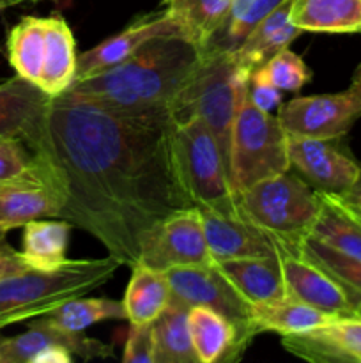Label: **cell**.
Returning <instances> with one entry per match:
<instances>
[{"label": "cell", "mask_w": 361, "mask_h": 363, "mask_svg": "<svg viewBox=\"0 0 361 363\" xmlns=\"http://www.w3.org/2000/svg\"><path fill=\"white\" fill-rule=\"evenodd\" d=\"M188 323L198 363L236 362L250 346V342L243 339L239 328L211 307H191Z\"/></svg>", "instance_id": "cell-19"}, {"label": "cell", "mask_w": 361, "mask_h": 363, "mask_svg": "<svg viewBox=\"0 0 361 363\" xmlns=\"http://www.w3.org/2000/svg\"><path fill=\"white\" fill-rule=\"evenodd\" d=\"M340 140L289 135L290 169L315 190L343 197L360 177L361 165Z\"/></svg>", "instance_id": "cell-14"}, {"label": "cell", "mask_w": 361, "mask_h": 363, "mask_svg": "<svg viewBox=\"0 0 361 363\" xmlns=\"http://www.w3.org/2000/svg\"><path fill=\"white\" fill-rule=\"evenodd\" d=\"M303 252L310 259H314L317 264H321L326 272L331 273L335 279H338L343 286L349 287L353 293L361 296V262L354 259L345 257L338 254L333 248L326 247L321 241L308 238L303 245Z\"/></svg>", "instance_id": "cell-32"}, {"label": "cell", "mask_w": 361, "mask_h": 363, "mask_svg": "<svg viewBox=\"0 0 361 363\" xmlns=\"http://www.w3.org/2000/svg\"><path fill=\"white\" fill-rule=\"evenodd\" d=\"M265 77L283 92H297L311 80V71L292 50L285 48L260 66Z\"/></svg>", "instance_id": "cell-33"}, {"label": "cell", "mask_w": 361, "mask_h": 363, "mask_svg": "<svg viewBox=\"0 0 361 363\" xmlns=\"http://www.w3.org/2000/svg\"><path fill=\"white\" fill-rule=\"evenodd\" d=\"M46 323L67 332H84L88 326L101 321H120L126 319L122 301L108 298L78 296L41 315Z\"/></svg>", "instance_id": "cell-31"}, {"label": "cell", "mask_w": 361, "mask_h": 363, "mask_svg": "<svg viewBox=\"0 0 361 363\" xmlns=\"http://www.w3.org/2000/svg\"><path fill=\"white\" fill-rule=\"evenodd\" d=\"M46 20L25 16L11 28L7 35V59L18 77L38 85L45 59Z\"/></svg>", "instance_id": "cell-29"}, {"label": "cell", "mask_w": 361, "mask_h": 363, "mask_svg": "<svg viewBox=\"0 0 361 363\" xmlns=\"http://www.w3.org/2000/svg\"><path fill=\"white\" fill-rule=\"evenodd\" d=\"M214 264L250 305L287 296L278 257L230 259Z\"/></svg>", "instance_id": "cell-22"}, {"label": "cell", "mask_w": 361, "mask_h": 363, "mask_svg": "<svg viewBox=\"0 0 361 363\" xmlns=\"http://www.w3.org/2000/svg\"><path fill=\"white\" fill-rule=\"evenodd\" d=\"M342 199L345 202H349V204L356 206V208H361V174H360V177H357L356 183L353 184V188H350V190L347 191Z\"/></svg>", "instance_id": "cell-38"}, {"label": "cell", "mask_w": 361, "mask_h": 363, "mask_svg": "<svg viewBox=\"0 0 361 363\" xmlns=\"http://www.w3.org/2000/svg\"><path fill=\"white\" fill-rule=\"evenodd\" d=\"M190 307L170 298V303L152 323L156 363H198L188 323Z\"/></svg>", "instance_id": "cell-28"}, {"label": "cell", "mask_w": 361, "mask_h": 363, "mask_svg": "<svg viewBox=\"0 0 361 363\" xmlns=\"http://www.w3.org/2000/svg\"><path fill=\"white\" fill-rule=\"evenodd\" d=\"M278 119L289 135L310 138H343L361 119V89L335 94L301 96L280 105Z\"/></svg>", "instance_id": "cell-12"}, {"label": "cell", "mask_w": 361, "mask_h": 363, "mask_svg": "<svg viewBox=\"0 0 361 363\" xmlns=\"http://www.w3.org/2000/svg\"><path fill=\"white\" fill-rule=\"evenodd\" d=\"M172 116L120 113L62 94L48 116V152L67 188L59 218L133 268L149 230L190 208L177 181Z\"/></svg>", "instance_id": "cell-1"}, {"label": "cell", "mask_w": 361, "mask_h": 363, "mask_svg": "<svg viewBox=\"0 0 361 363\" xmlns=\"http://www.w3.org/2000/svg\"><path fill=\"white\" fill-rule=\"evenodd\" d=\"M287 294L335 318H356L360 294L353 293L303 250L276 247Z\"/></svg>", "instance_id": "cell-13"}, {"label": "cell", "mask_w": 361, "mask_h": 363, "mask_svg": "<svg viewBox=\"0 0 361 363\" xmlns=\"http://www.w3.org/2000/svg\"><path fill=\"white\" fill-rule=\"evenodd\" d=\"M34 152L27 151V145L18 138L0 137V179L13 177L27 169Z\"/></svg>", "instance_id": "cell-36"}, {"label": "cell", "mask_w": 361, "mask_h": 363, "mask_svg": "<svg viewBox=\"0 0 361 363\" xmlns=\"http://www.w3.org/2000/svg\"><path fill=\"white\" fill-rule=\"evenodd\" d=\"M137 262L158 272L212 264L200 209L179 208L156 223L142 243Z\"/></svg>", "instance_id": "cell-9"}, {"label": "cell", "mask_w": 361, "mask_h": 363, "mask_svg": "<svg viewBox=\"0 0 361 363\" xmlns=\"http://www.w3.org/2000/svg\"><path fill=\"white\" fill-rule=\"evenodd\" d=\"M205 241L214 262L230 259L276 257V245L244 215L200 211Z\"/></svg>", "instance_id": "cell-18"}, {"label": "cell", "mask_w": 361, "mask_h": 363, "mask_svg": "<svg viewBox=\"0 0 361 363\" xmlns=\"http://www.w3.org/2000/svg\"><path fill=\"white\" fill-rule=\"evenodd\" d=\"M177 2H179V0H163V6H165V7H173Z\"/></svg>", "instance_id": "cell-42"}, {"label": "cell", "mask_w": 361, "mask_h": 363, "mask_svg": "<svg viewBox=\"0 0 361 363\" xmlns=\"http://www.w3.org/2000/svg\"><path fill=\"white\" fill-rule=\"evenodd\" d=\"M45 59L38 87L50 98H59L76 77V43L71 27L60 14L46 16Z\"/></svg>", "instance_id": "cell-21"}, {"label": "cell", "mask_w": 361, "mask_h": 363, "mask_svg": "<svg viewBox=\"0 0 361 363\" xmlns=\"http://www.w3.org/2000/svg\"><path fill=\"white\" fill-rule=\"evenodd\" d=\"M290 170L289 133L278 116L251 103L248 87L241 96L230 135L229 172L232 186L243 194L253 184Z\"/></svg>", "instance_id": "cell-7"}, {"label": "cell", "mask_w": 361, "mask_h": 363, "mask_svg": "<svg viewBox=\"0 0 361 363\" xmlns=\"http://www.w3.org/2000/svg\"><path fill=\"white\" fill-rule=\"evenodd\" d=\"M289 11L290 0H283L248 32L237 48L232 50L234 59L243 69L253 71L264 66L273 55L289 48L290 43L303 34V30L292 25Z\"/></svg>", "instance_id": "cell-20"}, {"label": "cell", "mask_w": 361, "mask_h": 363, "mask_svg": "<svg viewBox=\"0 0 361 363\" xmlns=\"http://www.w3.org/2000/svg\"><path fill=\"white\" fill-rule=\"evenodd\" d=\"M282 346L314 363H361V319L336 318L310 332L282 337Z\"/></svg>", "instance_id": "cell-17"}, {"label": "cell", "mask_w": 361, "mask_h": 363, "mask_svg": "<svg viewBox=\"0 0 361 363\" xmlns=\"http://www.w3.org/2000/svg\"><path fill=\"white\" fill-rule=\"evenodd\" d=\"M119 266L108 255L67 261L55 272L30 269L6 277L0 280V330L41 318L73 298L85 296L110 282Z\"/></svg>", "instance_id": "cell-3"}, {"label": "cell", "mask_w": 361, "mask_h": 363, "mask_svg": "<svg viewBox=\"0 0 361 363\" xmlns=\"http://www.w3.org/2000/svg\"><path fill=\"white\" fill-rule=\"evenodd\" d=\"M289 18L303 32L361 34V0H290Z\"/></svg>", "instance_id": "cell-23"}, {"label": "cell", "mask_w": 361, "mask_h": 363, "mask_svg": "<svg viewBox=\"0 0 361 363\" xmlns=\"http://www.w3.org/2000/svg\"><path fill=\"white\" fill-rule=\"evenodd\" d=\"M165 35H184L186 38L183 25L173 11L163 6V9L159 11L140 14L124 30L110 35L108 39L78 57L74 82H81L117 66L122 60L130 59L149 41L156 38H165Z\"/></svg>", "instance_id": "cell-15"}, {"label": "cell", "mask_w": 361, "mask_h": 363, "mask_svg": "<svg viewBox=\"0 0 361 363\" xmlns=\"http://www.w3.org/2000/svg\"><path fill=\"white\" fill-rule=\"evenodd\" d=\"M250 73L236 62L232 52L214 45L207 46L172 110L173 121L198 117L216 137L227 163L234 119Z\"/></svg>", "instance_id": "cell-5"}, {"label": "cell", "mask_w": 361, "mask_h": 363, "mask_svg": "<svg viewBox=\"0 0 361 363\" xmlns=\"http://www.w3.org/2000/svg\"><path fill=\"white\" fill-rule=\"evenodd\" d=\"M66 199V181L53 156L34 152L27 169L0 179V233L35 218H59Z\"/></svg>", "instance_id": "cell-8"}, {"label": "cell", "mask_w": 361, "mask_h": 363, "mask_svg": "<svg viewBox=\"0 0 361 363\" xmlns=\"http://www.w3.org/2000/svg\"><path fill=\"white\" fill-rule=\"evenodd\" d=\"M356 318L361 319V300H360V303L356 305Z\"/></svg>", "instance_id": "cell-43"}, {"label": "cell", "mask_w": 361, "mask_h": 363, "mask_svg": "<svg viewBox=\"0 0 361 363\" xmlns=\"http://www.w3.org/2000/svg\"><path fill=\"white\" fill-rule=\"evenodd\" d=\"M73 357L81 360H105L113 357L112 344L67 332L35 318L25 333L0 339V363H71Z\"/></svg>", "instance_id": "cell-10"}, {"label": "cell", "mask_w": 361, "mask_h": 363, "mask_svg": "<svg viewBox=\"0 0 361 363\" xmlns=\"http://www.w3.org/2000/svg\"><path fill=\"white\" fill-rule=\"evenodd\" d=\"M333 319H336L335 315L317 311L289 294L278 300L251 305V325L257 333L275 332L282 337L296 335L328 325Z\"/></svg>", "instance_id": "cell-25"}, {"label": "cell", "mask_w": 361, "mask_h": 363, "mask_svg": "<svg viewBox=\"0 0 361 363\" xmlns=\"http://www.w3.org/2000/svg\"><path fill=\"white\" fill-rule=\"evenodd\" d=\"M239 202L243 215L276 247L294 252L303 250L322 208L319 191L292 169L244 190Z\"/></svg>", "instance_id": "cell-6"}, {"label": "cell", "mask_w": 361, "mask_h": 363, "mask_svg": "<svg viewBox=\"0 0 361 363\" xmlns=\"http://www.w3.org/2000/svg\"><path fill=\"white\" fill-rule=\"evenodd\" d=\"M30 272L28 264L18 250H14L6 240V234L0 233V280L18 273Z\"/></svg>", "instance_id": "cell-37"}, {"label": "cell", "mask_w": 361, "mask_h": 363, "mask_svg": "<svg viewBox=\"0 0 361 363\" xmlns=\"http://www.w3.org/2000/svg\"><path fill=\"white\" fill-rule=\"evenodd\" d=\"M122 362L156 363V346L152 325H131L124 346Z\"/></svg>", "instance_id": "cell-34"}, {"label": "cell", "mask_w": 361, "mask_h": 363, "mask_svg": "<svg viewBox=\"0 0 361 363\" xmlns=\"http://www.w3.org/2000/svg\"><path fill=\"white\" fill-rule=\"evenodd\" d=\"M172 155L180 191L190 208L243 215L229 163L212 131L198 117L173 121Z\"/></svg>", "instance_id": "cell-4"}, {"label": "cell", "mask_w": 361, "mask_h": 363, "mask_svg": "<svg viewBox=\"0 0 361 363\" xmlns=\"http://www.w3.org/2000/svg\"><path fill=\"white\" fill-rule=\"evenodd\" d=\"M172 300L186 305V307H211L229 318L239 328L241 335L246 342H251L257 330L251 325V305L241 296L236 287L223 277L218 266L198 264L179 266L166 269Z\"/></svg>", "instance_id": "cell-11"}, {"label": "cell", "mask_w": 361, "mask_h": 363, "mask_svg": "<svg viewBox=\"0 0 361 363\" xmlns=\"http://www.w3.org/2000/svg\"><path fill=\"white\" fill-rule=\"evenodd\" d=\"M340 199H342V197H340ZM342 201H343V199H342ZM343 204H345V206H347V209H349V211L353 213V215L356 216V218L360 220V222H361V208H356V206L349 204V202H345V201H343Z\"/></svg>", "instance_id": "cell-41"}, {"label": "cell", "mask_w": 361, "mask_h": 363, "mask_svg": "<svg viewBox=\"0 0 361 363\" xmlns=\"http://www.w3.org/2000/svg\"><path fill=\"white\" fill-rule=\"evenodd\" d=\"M53 98L21 77L0 84V137L18 138L32 152H48Z\"/></svg>", "instance_id": "cell-16"}, {"label": "cell", "mask_w": 361, "mask_h": 363, "mask_svg": "<svg viewBox=\"0 0 361 363\" xmlns=\"http://www.w3.org/2000/svg\"><path fill=\"white\" fill-rule=\"evenodd\" d=\"M204 48L184 35L156 38L130 59L73 82L64 94L120 113H166L193 77Z\"/></svg>", "instance_id": "cell-2"}, {"label": "cell", "mask_w": 361, "mask_h": 363, "mask_svg": "<svg viewBox=\"0 0 361 363\" xmlns=\"http://www.w3.org/2000/svg\"><path fill=\"white\" fill-rule=\"evenodd\" d=\"M234 0H179L168 7L179 18L184 34L200 48H207L225 27Z\"/></svg>", "instance_id": "cell-30"}, {"label": "cell", "mask_w": 361, "mask_h": 363, "mask_svg": "<svg viewBox=\"0 0 361 363\" xmlns=\"http://www.w3.org/2000/svg\"><path fill=\"white\" fill-rule=\"evenodd\" d=\"M170 293L165 273L144 264L131 268V279L124 293V312L130 325H152L168 307Z\"/></svg>", "instance_id": "cell-26"}, {"label": "cell", "mask_w": 361, "mask_h": 363, "mask_svg": "<svg viewBox=\"0 0 361 363\" xmlns=\"http://www.w3.org/2000/svg\"><path fill=\"white\" fill-rule=\"evenodd\" d=\"M319 191V190H317ZM322 201L311 238L345 257L361 262V222L338 195L319 191Z\"/></svg>", "instance_id": "cell-27"}, {"label": "cell", "mask_w": 361, "mask_h": 363, "mask_svg": "<svg viewBox=\"0 0 361 363\" xmlns=\"http://www.w3.org/2000/svg\"><path fill=\"white\" fill-rule=\"evenodd\" d=\"M282 92V89L276 87L265 77L262 67H257V69L250 73V78H248V96H250L251 103L257 108H260L262 112H273L275 108H278L283 99Z\"/></svg>", "instance_id": "cell-35"}, {"label": "cell", "mask_w": 361, "mask_h": 363, "mask_svg": "<svg viewBox=\"0 0 361 363\" xmlns=\"http://www.w3.org/2000/svg\"><path fill=\"white\" fill-rule=\"evenodd\" d=\"M71 223L66 220L35 218L23 225L21 257L35 272H55L67 262Z\"/></svg>", "instance_id": "cell-24"}, {"label": "cell", "mask_w": 361, "mask_h": 363, "mask_svg": "<svg viewBox=\"0 0 361 363\" xmlns=\"http://www.w3.org/2000/svg\"><path fill=\"white\" fill-rule=\"evenodd\" d=\"M38 2H48V0H0V11L9 9V7L23 6V4H38Z\"/></svg>", "instance_id": "cell-39"}, {"label": "cell", "mask_w": 361, "mask_h": 363, "mask_svg": "<svg viewBox=\"0 0 361 363\" xmlns=\"http://www.w3.org/2000/svg\"><path fill=\"white\" fill-rule=\"evenodd\" d=\"M350 84L356 85V87H360V89H361V62H360V66L356 67V71H354V74H353V82H350Z\"/></svg>", "instance_id": "cell-40"}]
</instances>
